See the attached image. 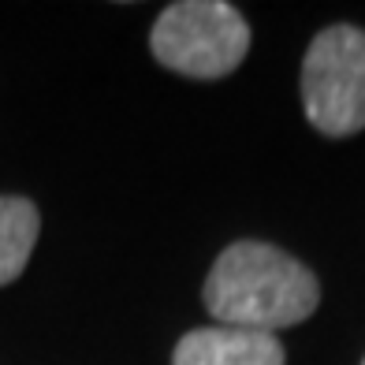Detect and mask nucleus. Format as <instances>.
<instances>
[{
    "mask_svg": "<svg viewBox=\"0 0 365 365\" xmlns=\"http://www.w3.org/2000/svg\"><path fill=\"white\" fill-rule=\"evenodd\" d=\"M361 365H365V361H361Z\"/></svg>",
    "mask_w": 365,
    "mask_h": 365,
    "instance_id": "nucleus-6",
    "label": "nucleus"
},
{
    "mask_svg": "<svg viewBox=\"0 0 365 365\" xmlns=\"http://www.w3.org/2000/svg\"><path fill=\"white\" fill-rule=\"evenodd\" d=\"M149 53L175 75L224 78L250 53V23L227 0H179L157 15Z\"/></svg>",
    "mask_w": 365,
    "mask_h": 365,
    "instance_id": "nucleus-2",
    "label": "nucleus"
},
{
    "mask_svg": "<svg viewBox=\"0 0 365 365\" xmlns=\"http://www.w3.org/2000/svg\"><path fill=\"white\" fill-rule=\"evenodd\" d=\"M172 365H287L284 343L250 328H190L175 343Z\"/></svg>",
    "mask_w": 365,
    "mask_h": 365,
    "instance_id": "nucleus-4",
    "label": "nucleus"
},
{
    "mask_svg": "<svg viewBox=\"0 0 365 365\" xmlns=\"http://www.w3.org/2000/svg\"><path fill=\"white\" fill-rule=\"evenodd\" d=\"M41 212L30 197L0 194V287L23 276L30 254L38 246Z\"/></svg>",
    "mask_w": 365,
    "mask_h": 365,
    "instance_id": "nucleus-5",
    "label": "nucleus"
},
{
    "mask_svg": "<svg viewBox=\"0 0 365 365\" xmlns=\"http://www.w3.org/2000/svg\"><path fill=\"white\" fill-rule=\"evenodd\" d=\"M202 302L217 324L276 336L309 321L321 302V284L302 261H294L279 246L242 239L212 261Z\"/></svg>",
    "mask_w": 365,
    "mask_h": 365,
    "instance_id": "nucleus-1",
    "label": "nucleus"
},
{
    "mask_svg": "<svg viewBox=\"0 0 365 365\" xmlns=\"http://www.w3.org/2000/svg\"><path fill=\"white\" fill-rule=\"evenodd\" d=\"M302 112L324 138L365 130V30L331 23L309 41L302 60Z\"/></svg>",
    "mask_w": 365,
    "mask_h": 365,
    "instance_id": "nucleus-3",
    "label": "nucleus"
}]
</instances>
